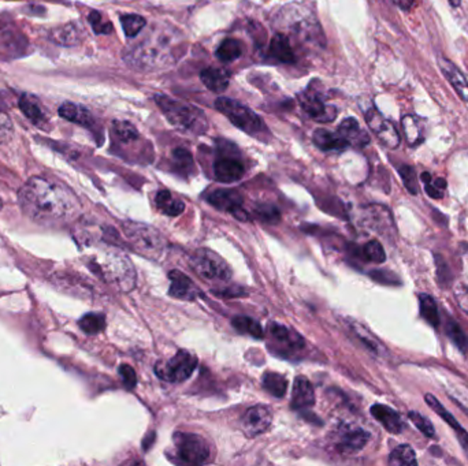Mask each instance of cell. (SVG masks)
Returning a JSON list of instances; mask_svg holds the SVG:
<instances>
[{"instance_id":"1","label":"cell","mask_w":468,"mask_h":466,"mask_svg":"<svg viewBox=\"0 0 468 466\" xmlns=\"http://www.w3.org/2000/svg\"><path fill=\"white\" fill-rule=\"evenodd\" d=\"M22 211L41 225H58L77 215L79 203L74 193L57 181L30 178L18 193Z\"/></svg>"},{"instance_id":"2","label":"cell","mask_w":468,"mask_h":466,"mask_svg":"<svg viewBox=\"0 0 468 466\" xmlns=\"http://www.w3.org/2000/svg\"><path fill=\"white\" fill-rule=\"evenodd\" d=\"M155 101L163 115L177 129L194 135H204L207 132L208 120L199 108L165 95H156Z\"/></svg>"},{"instance_id":"3","label":"cell","mask_w":468,"mask_h":466,"mask_svg":"<svg viewBox=\"0 0 468 466\" xmlns=\"http://www.w3.org/2000/svg\"><path fill=\"white\" fill-rule=\"evenodd\" d=\"M216 110L228 118L234 126H237L240 130L256 136L262 132H266V127L263 125V120L259 115H256L254 111L244 104L228 98H216L215 101Z\"/></svg>"},{"instance_id":"4","label":"cell","mask_w":468,"mask_h":466,"mask_svg":"<svg viewBox=\"0 0 468 466\" xmlns=\"http://www.w3.org/2000/svg\"><path fill=\"white\" fill-rule=\"evenodd\" d=\"M191 264L195 271L207 280L225 282L232 278L229 264L219 254L206 248H201L192 254Z\"/></svg>"},{"instance_id":"5","label":"cell","mask_w":468,"mask_h":466,"mask_svg":"<svg viewBox=\"0 0 468 466\" xmlns=\"http://www.w3.org/2000/svg\"><path fill=\"white\" fill-rule=\"evenodd\" d=\"M170 41L167 42L163 36H159L155 41L145 40L144 42L138 44L129 55H128V62L133 66H163L170 63L169 58L170 51H169Z\"/></svg>"},{"instance_id":"6","label":"cell","mask_w":468,"mask_h":466,"mask_svg":"<svg viewBox=\"0 0 468 466\" xmlns=\"http://www.w3.org/2000/svg\"><path fill=\"white\" fill-rule=\"evenodd\" d=\"M197 367V357L188 350H179L165 364H156L155 373L163 380L170 383L185 382L192 376Z\"/></svg>"},{"instance_id":"7","label":"cell","mask_w":468,"mask_h":466,"mask_svg":"<svg viewBox=\"0 0 468 466\" xmlns=\"http://www.w3.org/2000/svg\"><path fill=\"white\" fill-rule=\"evenodd\" d=\"M173 439L178 458L182 462L191 465H201L210 458V446L204 438L196 433L176 432Z\"/></svg>"},{"instance_id":"8","label":"cell","mask_w":468,"mask_h":466,"mask_svg":"<svg viewBox=\"0 0 468 466\" xmlns=\"http://www.w3.org/2000/svg\"><path fill=\"white\" fill-rule=\"evenodd\" d=\"M123 232L128 235V238L133 242L138 251L148 254V256H156L163 249V238L156 232L154 227L148 225H140V223H126L123 225Z\"/></svg>"},{"instance_id":"9","label":"cell","mask_w":468,"mask_h":466,"mask_svg":"<svg viewBox=\"0 0 468 466\" xmlns=\"http://www.w3.org/2000/svg\"><path fill=\"white\" fill-rule=\"evenodd\" d=\"M273 423L272 409L263 405H256L248 409L241 417V429L250 438L264 433Z\"/></svg>"},{"instance_id":"10","label":"cell","mask_w":468,"mask_h":466,"mask_svg":"<svg viewBox=\"0 0 468 466\" xmlns=\"http://www.w3.org/2000/svg\"><path fill=\"white\" fill-rule=\"evenodd\" d=\"M366 120L371 129V132L377 138L390 149H394L400 144V136L394 125L388 120L384 115H381L375 108H370L366 113Z\"/></svg>"},{"instance_id":"11","label":"cell","mask_w":468,"mask_h":466,"mask_svg":"<svg viewBox=\"0 0 468 466\" xmlns=\"http://www.w3.org/2000/svg\"><path fill=\"white\" fill-rule=\"evenodd\" d=\"M208 201L215 208L230 212L240 220H248V215L243 210V197L237 191L218 189L208 195Z\"/></svg>"},{"instance_id":"12","label":"cell","mask_w":468,"mask_h":466,"mask_svg":"<svg viewBox=\"0 0 468 466\" xmlns=\"http://www.w3.org/2000/svg\"><path fill=\"white\" fill-rule=\"evenodd\" d=\"M300 104L303 110L318 122H332L337 117L335 107L328 106L321 96L311 91L300 96Z\"/></svg>"},{"instance_id":"13","label":"cell","mask_w":468,"mask_h":466,"mask_svg":"<svg viewBox=\"0 0 468 466\" xmlns=\"http://www.w3.org/2000/svg\"><path fill=\"white\" fill-rule=\"evenodd\" d=\"M370 441V433L362 428L344 427L340 433L338 450L344 454H355L363 450Z\"/></svg>"},{"instance_id":"14","label":"cell","mask_w":468,"mask_h":466,"mask_svg":"<svg viewBox=\"0 0 468 466\" xmlns=\"http://www.w3.org/2000/svg\"><path fill=\"white\" fill-rule=\"evenodd\" d=\"M103 272L110 280L117 282L123 289H126L125 285L126 282L135 285V272L130 263L126 260V257H121V256L110 257V261H107Z\"/></svg>"},{"instance_id":"15","label":"cell","mask_w":468,"mask_h":466,"mask_svg":"<svg viewBox=\"0 0 468 466\" xmlns=\"http://www.w3.org/2000/svg\"><path fill=\"white\" fill-rule=\"evenodd\" d=\"M169 278L172 280V286L169 289V294L172 297L184 301H194L197 297H200V290L185 273L172 271L169 273Z\"/></svg>"},{"instance_id":"16","label":"cell","mask_w":468,"mask_h":466,"mask_svg":"<svg viewBox=\"0 0 468 466\" xmlns=\"http://www.w3.org/2000/svg\"><path fill=\"white\" fill-rule=\"evenodd\" d=\"M245 174V169L241 161L232 157H221L214 163L215 179L223 183H233L240 181Z\"/></svg>"},{"instance_id":"17","label":"cell","mask_w":468,"mask_h":466,"mask_svg":"<svg viewBox=\"0 0 468 466\" xmlns=\"http://www.w3.org/2000/svg\"><path fill=\"white\" fill-rule=\"evenodd\" d=\"M315 392L311 382L306 376H297L293 382L292 408L303 410L313 407Z\"/></svg>"},{"instance_id":"18","label":"cell","mask_w":468,"mask_h":466,"mask_svg":"<svg viewBox=\"0 0 468 466\" xmlns=\"http://www.w3.org/2000/svg\"><path fill=\"white\" fill-rule=\"evenodd\" d=\"M437 62H438V66H440L442 74L448 79L449 84L453 86L456 93L464 101H468V82L466 77L463 76V73L449 59L441 57Z\"/></svg>"},{"instance_id":"19","label":"cell","mask_w":468,"mask_h":466,"mask_svg":"<svg viewBox=\"0 0 468 466\" xmlns=\"http://www.w3.org/2000/svg\"><path fill=\"white\" fill-rule=\"evenodd\" d=\"M337 133L353 147L363 148L370 142V136L360 127L359 122L355 118L344 119L338 126Z\"/></svg>"},{"instance_id":"20","label":"cell","mask_w":468,"mask_h":466,"mask_svg":"<svg viewBox=\"0 0 468 466\" xmlns=\"http://www.w3.org/2000/svg\"><path fill=\"white\" fill-rule=\"evenodd\" d=\"M371 414L375 420H378L384 428L393 433V435H399L403 431V420L401 416L394 410V409L389 408L386 405H372L370 409Z\"/></svg>"},{"instance_id":"21","label":"cell","mask_w":468,"mask_h":466,"mask_svg":"<svg viewBox=\"0 0 468 466\" xmlns=\"http://www.w3.org/2000/svg\"><path fill=\"white\" fill-rule=\"evenodd\" d=\"M21 111L23 113V115L28 118L35 126H38L40 129L45 127V125L48 123V119L45 117L41 106L38 101V98L30 96V95H23L20 98Z\"/></svg>"},{"instance_id":"22","label":"cell","mask_w":468,"mask_h":466,"mask_svg":"<svg viewBox=\"0 0 468 466\" xmlns=\"http://www.w3.org/2000/svg\"><path fill=\"white\" fill-rule=\"evenodd\" d=\"M313 142L322 151H344L350 147V144L340 136L338 133H332L325 129H318L313 133Z\"/></svg>"},{"instance_id":"23","label":"cell","mask_w":468,"mask_h":466,"mask_svg":"<svg viewBox=\"0 0 468 466\" xmlns=\"http://www.w3.org/2000/svg\"><path fill=\"white\" fill-rule=\"evenodd\" d=\"M201 82L213 92H223L230 82V76L225 69H215V67H208L201 70L200 73Z\"/></svg>"},{"instance_id":"24","label":"cell","mask_w":468,"mask_h":466,"mask_svg":"<svg viewBox=\"0 0 468 466\" xmlns=\"http://www.w3.org/2000/svg\"><path fill=\"white\" fill-rule=\"evenodd\" d=\"M59 115L70 120L73 123H77L81 126H92L94 125V118L92 114L89 113L88 108L79 106V104H74V103H65L59 107Z\"/></svg>"},{"instance_id":"25","label":"cell","mask_w":468,"mask_h":466,"mask_svg":"<svg viewBox=\"0 0 468 466\" xmlns=\"http://www.w3.org/2000/svg\"><path fill=\"white\" fill-rule=\"evenodd\" d=\"M269 52L275 60H278L281 63H293L296 60V55L293 52L288 36L281 35V33L274 36L270 42Z\"/></svg>"},{"instance_id":"26","label":"cell","mask_w":468,"mask_h":466,"mask_svg":"<svg viewBox=\"0 0 468 466\" xmlns=\"http://www.w3.org/2000/svg\"><path fill=\"white\" fill-rule=\"evenodd\" d=\"M82 38V29L77 23H67L51 32V40L60 45H74Z\"/></svg>"},{"instance_id":"27","label":"cell","mask_w":468,"mask_h":466,"mask_svg":"<svg viewBox=\"0 0 468 466\" xmlns=\"http://www.w3.org/2000/svg\"><path fill=\"white\" fill-rule=\"evenodd\" d=\"M156 207L162 214L167 216H178L185 211V204L169 192L160 191L156 195Z\"/></svg>"},{"instance_id":"28","label":"cell","mask_w":468,"mask_h":466,"mask_svg":"<svg viewBox=\"0 0 468 466\" xmlns=\"http://www.w3.org/2000/svg\"><path fill=\"white\" fill-rule=\"evenodd\" d=\"M425 401H426V404L429 405L430 408L433 409L447 424H448L449 427L453 428L455 431H456V435H457V438L459 436H462V435H464L467 431L464 429V428L462 427L459 423H457V420L453 417V414L450 413V411H448L447 409L444 408V405L434 397V395H431V394H426L425 395Z\"/></svg>"},{"instance_id":"29","label":"cell","mask_w":468,"mask_h":466,"mask_svg":"<svg viewBox=\"0 0 468 466\" xmlns=\"http://www.w3.org/2000/svg\"><path fill=\"white\" fill-rule=\"evenodd\" d=\"M263 387L275 398H282L288 391V380L279 373L267 372L263 375Z\"/></svg>"},{"instance_id":"30","label":"cell","mask_w":468,"mask_h":466,"mask_svg":"<svg viewBox=\"0 0 468 466\" xmlns=\"http://www.w3.org/2000/svg\"><path fill=\"white\" fill-rule=\"evenodd\" d=\"M419 302H420L422 317L429 323L430 326L437 329L440 326V313H438L435 300L429 294H420Z\"/></svg>"},{"instance_id":"31","label":"cell","mask_w":468,"mask_h":466,"mask_svg":"<svg viewBox=\"0 0 468 466\" xmlns=\"http://www.w3.org/2000/svg\"><path fill=\"white\" fill-rule=\"evenodd\" d=\"M352 330L357 335V338L363 342V345L370 350L371 353H374L375 356H384L386 353V349L384 348V345L375 338L372 336V334L366 330L364 327H362L359 323H352Z\"/></svg>"},{"instance_id":"32","label":"cell","mask_w":468,"mask_h":466,"mask_svg":"<svg viewBox=\"0 0 468 466\" xmlns=\"http://www.w3.org/2000/svg\"><path fill=\"white\" fill-rule=\"evenodd\" d=\"M389 464L390 465L415 466L418 464L416 454L410 445H400L390 453Z\"/></svg>"},{"instance_id":"33","label":"cell","mask_w":468,"mask_h":466,"mask_svg":"<svg viewBox=\"0 0 468 466\" xmlns=\"http://www.w3.org/2000/svg\"><path fill=\"white\" fill-rule=\"evenodd\" d=\"M243 55V45L238 40L226 39L221 42L216 50V57L222 62H232Z\"/></svg>"},{"instance_id":"34","label":"cell","mask_w":468,"mask_h":466,"mask_svg":"<svg viewBox=\"0 0 468 466\" xmlns=\"http://www.w3.org/2000/svg\"><path fill=\"white\" fill-rule=\"evenodd\" d=\"M79 329L88 335H98L106 329V317L101 313H88L81 317Z\"/></svg>"},{"instance_id":"35","label":"cell","mask_w":468,"mask_h":466,"mask_svg":"<svg viewBox=\"0 0 468 466\" xmlns=\"http://www.w3.org/2000/svg\"><path fill=\"white\" fill-rule=\"evenodd\" d=\"M233 327L238 332L241 334H247L251 335L257 339L263 338V329L262 326L251 317H244V316H238L233 319Z\"/></svg>"},{"instance_id":"36","label":"cell","mask_w":468,"mask_h":466,"mask_svg":"<svg viewBox=\"0 0 468 466\" xmlns=\"http://www.w3.org/2000/svg\"><path fill=\"white\" fill-rule=\"evenodd\" d=\"M403 129L406 133V138L410 142V145H418L423 141V133H422V127L420 123L418 122L416 118L412 115H407L403 118Z\"/></svg>"},{"instance_id":"37","label":"cell","mask_w":468,"mask_h":466,"mask_svg":"<svg viewBox=\"0 0 468 466\" xmlns=\"http://www.w3.org/2000/svg\"><path fill=\"white\" fill-rule=\"evenodd\" d=\"M121 23H122V29H123V32H125V35L128 38H136L137 35L147 25L145 20L141 16H136V14L122 16L121 17Z\"/></svg>"},{"instance_id":"38","label":"cell","mask_w":468,"mask_h":466,"mask_svg":"<svg viewBox=\"0 0 468 466\" xmlns=\"http://www.w3.org/2000/svg\"><path fill=\"white\" fill-rule=\"evenodd\" d=\"M270 331H272V334H273V336L275 339H278V341H281V342H285V343H288V345H291V346H296V348L300 346V348H301L303 343H304L300 335L294 334V332H292L289 329H286L285 326L273 324Z\"/></svg>"},{"instance_id":"39","label":"cell","mask_w":468,"mask_h":466,"mask_svg":"<svg viewBox=\"0 0 468 466\" xmlns=\"http://www.w3.org/2000/svg\"><path fill=\"white\" fill-rule=\"evenodd\" d=\"M113 130L114 135L121 140L122 142H132L138 138V132L136 127L126 120H114L113 122Z\"/></svg>"},{"instance_id":"40","label":"cell","mask_w":468,"mask_h":466,"mask_svg":"<svg viewBox=\"0 0 468 466\" xmlns=\"http://www.w3.org/2000/svg\"><path fill=\"white\" fill-rule=\"evenodd\" d=\"M363 254L367 260H370L372 263H377V264H381L386 260V253L384 251L382 245L378 242V241H370L364 245L363 248Z\"/></svg>"},{"instance_id":"41","label":"cell","mask_w":468,"mask_h":466,"mask_svg":"<svg viewBox=\"0 0 468 466\" xmlns=\"http://www.w3.org/2000/svg\"><path fill=\"white\" fill-rule=\"evenodd\" d=\"M447 334H448L449 339H450V341H452L459 349H466V346H467L468 343L467 338H466V335H464L463 330L460 329V326H459L455 320H452V319H449V322L447 323Z\"/></svg>"},{"instance_id":"42","label":"cell","mask_w":468,"mask_h":466,"mask_svg":"<svg viewBox=\"0 0 468 466\" xmlns=\"http://www.w3.org/2000/svg\"><path fill=\"white\" fill-rule=\"evenodd\" d=\"M408 417H410L411 421L413 423V426L418 428L426 438H434L435 429H434L433 424L430 423L429 420L425 416H422L418 411L411 410L410 413H408Z\"/></svg>"},{"instance_id":"43","label":"cell","mask_w":468,"mask_h":466,"mask_svg":"<svg viewBox=\"0 0 468 466\" xmlns=\"http://www.w3.org/2000/svg\"><path fill=\"white\" fill-rule=\"evenodd\" d=\"M399 173L401 175L403 182H404V185H406V188H407V191L410 192L411 195H418L419 188H418V182H416L415 170L410 166H401L399 169Z\"/></svg>"},{"instance_id":"44","label":"cell","mask_w":468,"mask_h":466,"mask_svg":"<svg viewBox=\"0 0 468 466\" xmlns=\"http://www.w3.org/2000/svg\"><path fill=\"white\" fill-rule=\"evenodd\" d=\"M256 215L266 223H278L281 219V215L278 208H275L274 205H269V204H263V205H257V208L255 210Z\"/></svg>"},{"instance_id":"45","label":"cell","mask_w":468,"mask_h":466,"mask_svg":"<svg viewBox=\"0 0 468 466\" xmlns=\"http://www.w3.org/2000/svg\"><path fill=\"white\" fill-rule=\"evenodd\" d=\"M14 135V125L11 118L0 111V145L9 142Z\"/></svg>"},{"instance_id":"46","label":"cell","mask_w":468,"mask_h":466,"mask_svg":"<svg viewBox=\"0 0 468 466\" xmlns=\"http://www.w3.org/2000/svg\"><path fill=\"white\" fill-rule=\"evenodd\" d=\"M89 23L92 25L95 33L98 35H108L113 32V25L110 22H103L101 16L99 14L98 11H92L88 17Z\"/></svg>"},{"instance_id":"47","label":"cell","mask_w":468,"mask_h":466,"mask_svg":"<svg viewBox=\"0 0 468 466\" xmlns=\"http://www.w3.org/2000/svg\"><path fill=\"white\" fill-rule=\"evenodd\" d=\"M119 375H121V377H122L123 385H125L128 389L133 390L136 387V372H135V369L132 368L130 365H128V364H122V365L119 367Z\"/></svg>"},{"instance_id":"48","label":"cell","mask_w":468,"mask_h":466,"mask_svg":"<svg viewBox=\"0 0 468 466\" xmlns=\"http://www.w3.org/2000/svg\"><path fill=\"white\" fill-rule=\"evenodd\" d=\"M174 160L179 167H189L192 166V155L182 148H178L174 151Z\"/></svg>"},{"instance_id":"49","label":"cell","mask_w":468,"mask_h":466,"mask_svg":"<svg viewBox=\"0 0 468 466\" xmlns=\"http://www.w3.org/2000/svg\"><path fill=\"white\" fill-rule=\"evenodd\" d=\"M215 294H218L221 297H225V298H233V297L245 295V292L243 289H238V288H230V289H223V290H221V292H215Z\"/></svg>"},{"instance_id":"50","label":"cell","mask_w":468,"mask_h":466,"mask_svg":"<svg viewBox=\"0 0 468 466\" xmlns=\"http://www.w3.org/2000/svg\"><path fill=\"white\" fill-rule=\"evenodd\" d=\"M426 185V193L431 197V198H442V195H444V191H441V189H438L435 185H434V182H426L425 183Z\"/></svg>"},{"instance_id":"51","label":"cell","mask_w":468,"mask_h":466,"mask_svg":"<svg viewBox=\"0 0 468 466\" xmlns=\"http://www.w3.org/2000/svg\"><path fill=\"white\" fill-rule=\"evenodd\" d=\"M413 1H415V0H393V3H394L399 8H401V10H404V11H408V10L412 8Z\"/></svg>"},{"instance_id":"52","label":"cell","mask_w":468,"mask_h":466,"mask_svg":"<svg viewBox=\"0 0 468 466\" xmlns=\"http://www.w3.org/2000/svg\"><path fill=\"white\" fill-rule=\"evenodd\" d=\"M434 185H435L438 189H441V191H445V188H447V182H445V179H442V178H438V179L434 182Z\"/></svg>"},{"instance_id":"53","label":"cell","mask_w":468,"mask_h":466,"mask_svg":"<svg viewBox=\"0 0 468 466\" xmlns=\"http://www.w3.org/2000/svg\"><path fill=\"white\" fill-rule=\"evenodd\" d=\"M420 178H422V181H423L425 183L431 181V175H430V173H423V174L420 175Z\"/></svg>"},{"instance_id":"54","label":"cell","mask_w":468,"mask_h":466,"mask_svg":"<svg viewBox=\"0 0 468 466\" xmlns=\"http://www.w3.org/2000/svg\"><path fill=\"white\" fill-rule=\"evenodd\" d=\"M449 3H450L452 7H459L460 3H462V0H449Z\"/></svg>"},{"instance_id":"55","label":"cell","mask_w":468,"mask_h":466,"mask_svg":"<svg viewBox=\"0 0 468 466\" xmlns=\"http://www.w3.org/2000/svg\"><path fill=\"white\" fill-rule=\"evenodd\" d=\"M1 207H3V204H1V200H0V210H1Z\"/></svg>"}]
</instances>
